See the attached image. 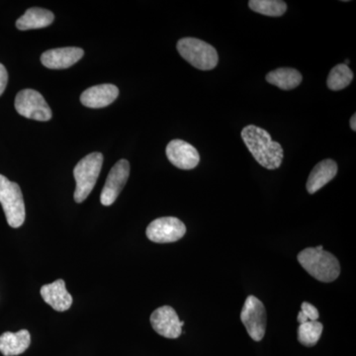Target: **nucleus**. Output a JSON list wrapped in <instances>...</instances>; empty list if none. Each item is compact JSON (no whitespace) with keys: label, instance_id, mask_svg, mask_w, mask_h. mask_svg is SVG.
I'll return each mask as SVG.
<instances>
[{"label":"nucleus","instance_id":"obj_23","mask_svg":"<svg viewBox=\"0 0 356 356\" xmlns=\"http://www.w3.org/2000/svg\"><path fill=\"white\" fill-rule=\"evenodd\" d=\"M7 83H8V74L3 65L0 64V96L3 95L6 90Z\"/></svg>","mask_w":356,"mask_h":356},{"label":"nucleus","instance_id":"obj_9","mask_svg":"<svg viewBox=\"0 0 356 356\" xmlns=\"http://www.w3.org/2000/svg\"><path fill=\"white\" fill-rule=\"evenodd\" d=\"M130 175V163L126 159H120L110 170L106 182L103 187L100 202L102 205H112L127 184Z\"/></svg>","mask_w":356,"mask_h":356},{"label":"nucleus","instance_id":"obj_24","mask_svg":"<svg viewBox=\"0 0 356 356\" xmlns=\"http://www.w3.org/2000/svg\"><path fill=\"white\" fill-rule=\"evenodd\" d=\"M350 128L351 130L355 131L356 130V114H353V117L350 118Z\"/></svg>","mask_w":356,"mask_h":356},{"label":"nucleus","instance_id":"obj_25","mask_svg":"<svg viewBox=\"0 0 356 356\" xmlns=\"http://www.w3.org/2000/svg\"><path fill=\"white\" fill-rule=\"evenodd\" d=\"M348 64H350V60H346V62H344V65H348Z\"/></svg>","mask_w":356,"mask_h":356},{"label":"nucleus","instance_id":"obj_20","mask_svg":"<svg viewBox=\"0 0 356 356\" xmlns=\"http://www.w3.org/2000/svg\"><path fill=\"white\" fill-rule=\"evenodd\" d=\"M248 6L254 13L270 17H280L286 13V2L281 0H250Z\"/></svg>","mask_w":356,"mask_h":356},{"label":"nucleus","instance_id":"obj_17","mask_svg":"<svg viewBox=\"0 0 356 356\" xmlns=\"http://www.w3.org/2000/svg\"><path fill=\"white\" fill-rule=\"evenodd\" d=\"M55 20V15L50 10L33 7L28 9L22 16L16 21V27L21 31L27 30L41 29L50 26Z\"/></svg>","mask_w":356,"mask_h":356},{"label":"nucleus","instance_id":"obj_2","mask_svg":"<svg viewBox=\"0 0 356 356\" xmlns=\"http://www.w3.org/2000/svg\"><path fill=\"white\" fill-rule=\"evenodd\" d=\"M297 259L312 277L321 282H332L341 274L339 261L331 252H325L323 245L305 248L299 252Z\"/></svg>","mask_w":356,"mask_h":356},{"label":"nucleus","instance_id":"obj_14","mask_svg":"<svg viewBox=\"0 0 356 356\" xmlns=\"http://www.w3.org/2000/svg\"><path fill=\"white\" fill-rule=\"evenodd\" d=\"M40 293L44 301L54 310L65 312L69 310L72 306V295L67 292L65 281L63 280H56L51 284L44 285L40 290Z\"/></svg>","mask_w":356,"mask_h":356},{"label":"nucleus","instance_id":"obj_21","mask_svg":"<svg viewBox=\"0 0 356 356\" xmlns=\"http://www.w3.org/2000/svg\"><path fill=\"white\" fill-rule=\"evenodd\" d=\"M324 325L318 321H309V322L300 324L298 327L299 343L307 346L313 348L318 343V339L323 334Z\"/></svg>","mask_w":356,"mask_h":356},{"label":"nucleus","instance_id":"obj_11","mask_svg":"<svg viewBox=\"0 0 356 356\" xmlns=\"http://www.w3.org/2000/svg\"><path fill=\"white\" fill-rule=\"evenodd\" d=\"M165 153L168 161L180 170H193L200 161L197 149L182 140H172L166 147Z\"/></svg>","mask_w":356,"mask_h":356},{"label":"nucleus","instance_id":"obj_5","mask_svg":"<svg viewBox=\"0 0 356 356\" xmlns=\"http://www.w3.org/2000/svg\"><path fill=\"white\" fill-rule=\"evenodd\" d=\"M177 48L187 63L200 70L215 69L219 62L216 49L202 40L184 38L178 41Z\"/></svg>","mask_w":356,"mask_h":356},{"label":"nucleus","instance_id":"obj_10","mask_svg":"<svg viewBox=\"0 0 356 356\" xmlns=\"http://www.w3.org/2000/svg\"><path fill=\"white\" fill-rule=\"evenodd\" d=\"M151 325L161 337L175 339L181 336L184 323L179 320L172 307L163 306L152 314Z\"/></svg>","mask_w":356,"mask_h":356},{"label":"nucleus","instance_id":"obj_7","mask_svg":"<svg viewBox=\"0 0 356 356\" xmlns=\"http://www.w3.org/2000/svg\"><path fill=\"white\" fill-rule=\"evenodd\" d=\"M241 321L248 336L254 341H261L266 331V311L264 303L254 296L250 295L245 300L241 312Z\"/></svg>","mask_w":356,"mask_h":356},{"label":"nucleus","instance_id":"obj_1","mask_svg":"<svg viewBox=\"0 0 356 356\" xmlns=\"http://www.w3.org/2000/svg\"><path fill=\"white\" fill-rule=\"evenodd\" d=\"M242 139L255 161L269 170L280 168L284 152L280 143L274 142L270 134L255 125L243 129Z\"/></svg>","mask_w":356,"mask_h":356},{"label":"nucleus","instance_id":"obj_12","mask_svg":"<svg viewBox=\"0 0 356 356\" xmlns=\"http://www.w3.org/2000/svg\"><path fill=\"white\" fill-rule=\"evenodd\" d=\"M84 51L76 47L51 49L41 56V63L51 70L69 69L83 57Z\"/></svg>","mask_w":356,"mask_h":356},{"label":"nucleus","instance_id":"obj_19","mask_svg":"<svg viewBox=\"0 0 356 356\" xmlns=\"http://www.w3.org/2000/svg\"><path fill=\"white\" fill-rule=\"evenodd\" d=\"M353 79V72L348 65L344 64L337 65L330 72L327 79V88L332 91H339L348 88Z\"/></svg>","mask_w":356,"mask_h":356},{"label":"nucleus","instance_id":"obj_18","mask_svg":"<svg viewBox=\"0 0 356 356\" xmlns=\"http://www.w3.org/2000/svg\"><path fill=\"white\" fill-rule=\"evenodd\" d=\"M266 79L267 83L277 86L283 90H291L300 86L303 76L297 70L291 67H280L268 72Z\"/></svg>","mask_w":356,"mask_h":356},{"label":"nucleus","instance_id":"obj_4","mask_svg":"<svg viewBox=\"0 0 356 356\" xmlns=\"http://www.w3.org/2000/svg\"><path fill=\"white\" fill-rule=\"evenodd\" d=\"M0 204L6 221L11 228H20L24 224L26 211L20 186L0 175Z\"/></svg>","mask_w":356,"mask_h":356},{"label":"nucleus","instance_id":"obj_3","mask_svg":"<svg viewBox=\"0 0 356 356\" xmlns=\"http://www.w3.org/2000/svg\"><path fill=\"white\" fill-rule=\"evenodd\" d=\"M102 153L89 154L77 163L74 170V177L76 182L74 200L76 203H83L95 188L102 172Z\"/></svg>","mask_w":356,"mask_h":356},{"label":"nucleus","instance_id":"obj_6","mask_svg":"<svg viewBox=\"0 0 356 356\" xmlns=\"http://www.w3.org/2000/svg\"><path fill=\"white\" fill-rule=\"evenodd\" d=\"M15 109L25 118L46 122L51 119V110L43 95L34 89H23L15 98Z\"/></svg>","mask_w":356,"mask_h":356},{"label":"nucleus","instance_id":"obj_13","mask_svg":"<svg viewBox=\"0 0 356 356\" xmlns=\"http://www.w3.org/2000/svg\"><path fill=\"white\" fill-rule=\"evenodd\" d=\"M118 95L119 89L114 84H99L83 91L81 102L89 108H103L113 103Z\"/></svg>","mask_w":356,"mask_h":356},{"label":"nucleus","instance_id":"obj_15","mask_svg":"<svg viewBox=\"0 0 356 356\" xmlns=\"http://www.w3.org/2000/svg\"><path fill=\"white\" fill-rule=\"evenodd\" d=\"M337 175V165L332 159H324L320 161L315 168L312 170L307 181V191L309 193L314 194L325 184L332 181Z\"/></svg>","mask_w":356,"mask_h":356},{"label":"nucleus","instance_id":"obj_16","mask_svg":"<svg viewBox=\"0 0 356 356\" xmlns=\"http://www.w3.org/2000/svg\"><path fill=\"white\" fill-rule=\"evenodd\" d=\"M31 343V336L27 330L17 332H6L0 336V353L4 356L22 355Z\"/></svg>","mask_w":356,"mask_h":356},{"label":"nucleus","instance_id":"obj_22","mask_svg":"<svg viewBox=\"0 0 356 356\" xmlns=\"http://www.w3.org/2000/svg\"><path fill=\"white\" fill-rule=\"evenodd\" d=\"M318 317H320V314H318V309L308 302H303L297 320H298L299 324H304L309 321H318Z\"/></svg>","mask_w":356,"mask_h":356},{"label":"nucleus","instance_id":"obj_8","mask_svg":"<svg viewBox=\"0 0 356 356\" xmlns=\"http://www.w3.org/2000/svg\"><path fill=\"white\" fill-rule=\"evenodd\" d=\"M186 234L184 222L175 217H163L154 220L147 226L146 235L156 243H175Z\"/></svg>","mask_w":356,"mask_h":356}]
</instances>
